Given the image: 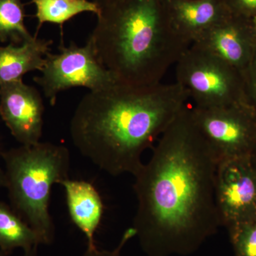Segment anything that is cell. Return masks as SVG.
<instances>
[{"label":"cell","mask_w":256,"mask_h":256,"mask_svg":"<svg viewBox=\"0 0 256 256\" xmlns=\"http://www.w3.org/2000/svg\"><path fill=\"white\" fill-rule=\"evenodd\" d=\"M218 164L185 106L134 176L132 227L146 255H190L217 233Z\"/></svg>","instance_id":"cell-1"},{"label":"cell","mask_w":256,"mask_h":256,"mask_svg":"<svg viewBox=\"0 0 256 256\" xmlns=\"http://www.w3.org/2000/svg\"><path fill=\"white\" fill-rule=\"evenodd\" d=\"M188 98L176 82L148 86L117 82L82 98L70 120V138L82 156L108 174L134 176L143 165V152Z\"/></svg>","instance_id":"cell-2"},{"label":"cell","mask_w":256,"mask_h":256,"mask_svg":"<svg viewBox=\"0 0 256 256\" xmlns=\"http://www.w3.org/2000/svg\"><path fill=\"white\" fill-rule=\"evenodd\" d=\"M97 16L89 38L100 63L122 84H160L190 47L172 28L161 0H114Z\"/></svg>","instance_id":"cell-3"},{"label":"cell","mask_w":256,"mask_h":256,"mask_svg":"<svg viewBox=\"0 0 256 256\" xmlns=\"http://www.w3.org/2000/svg\"><path fill=\"white\" fill-rule=\"evenodd\" d=\"M5 164V188L14 210L38 236L50 245L55 226L50 213L52 188L68 178L70 152L66 146L50 142L22 146L2 153Z\"/></svg>","instance_id":"cell-4"},{"label":"cell","mask_w":256,"mask_h":256,"mask_svg":"<svg viewBox=\"0 0 256 256\" xmlns=\"http://www.w3.org/2000/svg\"><path fill=\"white\" fill-rule=\"evenodd\" d=\"M176 64V82L188 92L194 107L250 105L244 74L210 52L192 44Z\"/></svg>","instance_id":"cell-5"},{"label":"cell","mask_w":256,"mask_h":256,"mask_svg":"<svg viewBox=\"0 0 256 256\" xmlns=\"http://www.w3.org/2000/svg\"><path fill=\"white\" fill-rule=\"evenodd\" d=\"M42 76L34 82L42 87L44 94L54 106L60 92L75 87H84L90 92L110 86L118 82L98 60L92 40L78 46H60V53L47 54Z\"/></svg>","instance_id":"cell-6"},{"label":"cell","mask_w":256,"mask_h":256,"mask_svg":"<svg viewBox=\"0 0 256 256\" xmlns=\"http://www.w3.org/2000/svg\"><path fill=\"white\" fill-rule=\"evenodd\" d=\"M191 114L218 163L250 156L256 144V114L250 105L194 107Z\"/></svg>","instance_id":"cell-7"},{"label":"cell","mask_w":256,"mask_h":256,"mask_svg":"<svg viewBox=\"0 0 256 256\" xmlns=\"http://www.w3.org/2000/svg\"><path fill=\"white\" fill-rule=\"evenodd\" d=\"M215 190L222 226L256 218V172L249 158L218 163Z\"/></svg>","instance_id":"cell-8"},{"label":"cell","mask_w":256,"mask_h":256,"mask_svg":"<svg viewBox=\"0 0 256 256\" xmlns=\"http://www.w3.org/2000/svg\"><path fill=\"white\" fill-rule=\"evenodd\" d=\"M192 44L244 74L256 53V18L230 13Z\"/></svg>","instance_id":"cell-9"},{"label":"cell","mask_w":256,"mask_h":256,"mask_svg":"<svg viewBox=\"0 0 256 256\" xmlns=\"http://www.w3.org/2000/svg\"><path fill=\"white\" fill-rule=\"evenodd\" d=\"M44 106L36 88L22 80L0 85V116L22 146L40 142Z\"/></svg>","instance_id":"cell-10"},{"label":"cell","mask_w":256,"mask_h":256,"mask_svg":"<svg viewBox=\"0 0 256 256\" xmlns=\"http://www.w3.org/2000/svg\"><path fill=\"white\" fill-rule=\"evenodd\" d=\"M161 2L172 28L190 44L232 13L222 0H161Z\"/></svg>","instance_id":"cell-11"},{"label":"cell","mask_w":256,"mask_h":256,"mask_svg":"<svg viewBox=\"0 0 256 256\" xmlns=\"http://www.w3.org/2000/svg\"><path fill=\"white\" fill-rule=\"evenodd\" d=\"M60 184L65 190L72 222L85 235L87 247H96L95 234L104 214L100 194L92 183L86 181L67 178Z\"/></svg>","instance_id":"cell-12"},{"label":"cell","mask_w":256,"mask_h":256,"mask_svg":"<svg viewBox=\"0 0 256 256\" xmlns=\"http://www.w3.org/2000/svg\"><path fill=\"white\" fill-rule=\"evenodd\" d=\"M52 41L34 36L21 46L10 44L0 46V85L22 80L24 76L32 70L41 72L45 58L50 53Z\"/></svg>","instance_id":"cell-13"},{"label":"cell","mask_w":256,"mask_h":256,"mask_svg":"<svg viewBox=\"0 0 256 256\" xmlns=\"http://www.w3.org/2000/svg\"><path fill=\"white\" fill-rule=\"evenodd\" d=\"M41 245L38 236L20 215L0 202V250H24Z\"/></svg>","instance_id":"cell-14"},{"label":"cell","mask_w":256,"mask_h":256,"mask_svg":"<svg viewBox=\"0 0 256 256\" xmlns=\"http://www.w3.org/2000/svg\"><path fill=\"white\" fill-rule=\"evenodd\" d=\"M36 5L35 16L38 22L36 34L44 23H52L63 26L66 22L80 13L92 12L96 15L100 9L94 2L88 0H32Z\"/></svg>","instance_id":"cell-15"},{"label":"cell","mask_w":256,"mask_h":256,"mask_svg":"<svg viewBox=\"0 0 256 256\" xmlns=\"http://www.w3.org/2000/svg\"><path fill=\"white\" fill-rule=\"evenodd\" d=\"M22 0H0V42L22 44L34 38L24 24Z\"/></svg>","instance_id":"cell-16"},{"label":"cell","mask_w":256,"mask_h":256,"mask_svg":"<svg viewBox=\"0 0 256 256\" xmlns=\"http://www.w3.org/2000/svg\"><path fill=\"white\" fill-rule=\"evenodd\" d=\"M234 256H256V218L227 227Z\"/></svg>","instance_id":"cell-17"},{"label":"cell","mask_w":256,"mask_h":256,"mask_svg":"<svg viewBox=\"0 0 256 256\" xmlns=\"http://www.w3.org/2000/svg\"><path fill=\"white\" fill-rule=\"evenodd\" d=\"M136 236V230L131 227L128 228L122 234L118 245L110 250H101L97 246L87 247L86 250L82 256H120L122 250L131 239Z\"/></svg>","instance_id":"cell-18"},{"label":"cell","mask_w":256,"mask_h":256,"mask_svg":"<svg viewBox=\"0 0 256 256\" xmlns=\"http://www.w3.org/2000/svg\"><path fill=\"white\" fill-rule=\"evenodd\" d=\"M233 14L256 18V0H222Z\"/></svg>","instance_id":"cell-19"},{"label":"cell","mask_w":256,"mask_h":256,"mask_svg":"<svg viewBox=\"0 0 256 256\" xmlns=\"http://www.w3.org/2000/svg\"><path fill=\"white\" fill-rule=\"evenodd\" d=\"M244 76L248 99L256 114V53Z\"/></svg>","instance_id":"cell-20"},{"label":"cell","mask_w":256,"mask_h":256,"mask_svg":"<svg viewBox=\"0 0 256 256\" xmlns=\"http://www.w3.org/2000/svg\"><path fill=\"white\" fill-rule=\"evenodd\" d=\"M38 247L35 246L31 249H28V250H24V252H23V254L22 256H38Z\"/></svg>","instance_id":"cell-21"},{"label":"cell","mask_w":256,"mask_h":256,"mask_svg":"<svg viewBox=\"0 0 256 256\" xmlns=\"http://www.w3.org/2000/svg\"><path fill=\"white\" fill-rule=\"evenodd\" d=\"M249 160H250L252 168H254V170H255L256 172V144L255 146H254L252 152L250 153V156H249Z\"/></svg>","instance_id":"cell-22"},{"label":"cell","mask_w":256,"mask_h":256,"mask_svg":"<svg viewBox=\"0 0 256 256\" xmlns=\"http://www.w3.org/2000/svg\"><path fill=\"white\" fill-rule=\"evenodd\" d=\"M92 1L97 4L99 9H100L102 6H106V4H108V3L114 1V0H92Z\"/></svg>","instance_id":"cell-23"},{"label":"cell","mask_w":256,"mask_h":256,"mask_svg":"<svg viewBox=\"0 0 256 256\" xmlns=\"http://www.w3.org/2000/svg\"><path fill=\"white\" fill-rule=\"evenodd\" d=\"M5 184H6V180H5L4 171L0 166V188L3 186L5 188Z\"/></svg>","instance_id":"cell-24"},{"label":"cell","mask_w":256,"mask_h":256,"mask_svg":"<svg viewBox=\"0 0 256 256\" xmlns=\"http://www.w3.org/2000/svg\"><path fill=\"white\" fill-rule=\"evenodd\" d=\"M8 252H2V250H0V256H8Z\"/></svg>","instance_id":"cell-25"}]
</instances>
